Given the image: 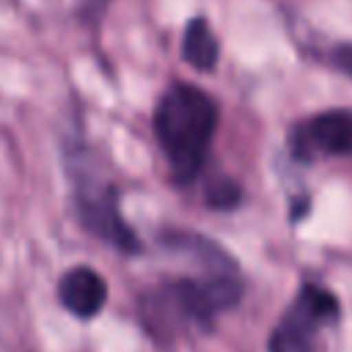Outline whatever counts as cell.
Returning a JSON list of instances; mask_svg holds the SVG:
<instances>
[{
  "instance_id": "cell-2",
  "label": "cell",
  "mask_w": 352,
  "mask_h": 352,
  "mask_svg": "<svg viewBox=\"0 0 352 352\" xmlns=\"http://www.w3.org/2000/svg\"><path fill=\"white\" fill-rule=\"evenodd\" d=\"M239 297V278L234 272L214 270L204 278H179L151 289L140 302V316L151 336L165 338L187 327H209L214 316L234 308Z\"/></svg>"
},
{
  "instance_id": "cell-3",
  "label": "cell",
  "mask_w": 352,
  "mask_h": 352,
  "mask_svg": "<svg viewBox=\"0 0 352 352\" xmlns=\"http://www.w3.org/2000/svg\"><path fill=\"white\" fill-rule=\"evenodd\" d=\"M341 314L338 297L319 283H302L280 322L270 333L267 352H316L319 333L336 324Z\"/></svg>"
},
{
  "instance_id": "cell-5",
  "label": "cell",
  "mask_w": 352,
  "mask_h": 352,
  "mask_svg": "<svg viewBox=\"0 0 352 352\" xmlns=\"http://www.w3.org/2000/svg\"><path fill=\"white\" fill-rule=\"evenodd\" d=\"M77 214H80V223L91 234L116 245L121 253L140 250V239L124 223V217L118 212V195H116L113 184H104L96 179H80L77 182Z\"/></svg>"
},
{
  "instance_id": "cell-8",
  "label": "cell",
  "mask_w": 352,
  "mask_h": 352,
  "mask_svg": "<svg viewBox=\"0 0 352 352\" xmlns=\"http://www.w3.org/2000/svg\"><path fill=\"white\" fill-rule=\"evenodd\" d=\"M239 198H242L239 184L236 182H228V179L212 182L209 190H206V204L214 206V209H231V206L239 204Z\"/></svg>"
},
{
  "instance_id": "cell-7",
  "label": "cell",
  "mask_w": 352,
  "mask_h": 352,
  "mask_svg": "<svg viewBox=\"0 0 352 352\" xmlns=\"http://www.w3.org/2000/svg\"><path fill=\"white\" fill-rule=\"evenodd\" d=\"M182 58L195 72H212L217 66L220 44H217V36L212 33V28L204 16H192L187 22L184 36H182Z\"/></svg>"
},
{
  "instance_id": "cell-1",
  "label": "cell",
  "mask_w": 352,
  "mask_h": 352,
  "mask_svg": "<svg viewBox=\"0 0 352 352\" xmlns=\"http://www.w3.org/2000/svg\"><path fill=\"white\" fill-rule=\"evenodd\" d=\"M217 102L190 82H173L160 96L154 107V135L176 184L195 182L217 132Z\"/></svg>"
},
{
  "instance_id": "cell-10",
  "label": "cell",
  "mask_w": 352,
  "mask_h": 352,
  "mask_svg": "<svg viewBox=\"0 0 352 352\" xmlns=\"http://www.w3.org/2000/svg\"><path fill=\"white\" fill-rule=\"evenodd\" d=\"M99 3H102V0H99Z\"/></svg>"
},
{
  "instance_id": "cell-4",
  "label": "cell",
  "mask_w": 352,
  "mask_h": 352,
  "mask_svg": "<svg viewBox=\"0 0 352 352\" xmlns=\"http://www.w3.org/2000/svg\"><path fill=\"white\" fill-rule=\"evenodd\" d=\"M289 151L294 160L311 165L330 157L352 154V110L333 107L302 118L289 132Z\"/></svg>"
},
{
  "instance_id": "cell-6",
  "label": "cell",
  "mask_w": 352,
  "mask_h": 352,
  "mask_svg": "<svg viewBox=\"0 0 352 352\" xmlns=\"http://www.w3.org/2000/svg\"><path fill=\"white\" fill-rule=\"evenodd\" d=\"M58 300L77 319H91L107 302V283L94 267H72L58 280Z\"/></svg>"
},
{
  "instance_id": "cell-9",
  "label": "cell",
  "mask_w": 352,
  "mask_h": 352,
  "mask_svg": "<svg viewBox=\"0 0 352 352\" xmlns=\"http://www.w3.org/2000/svg\"><path fill=\"white\" fill-rule=\"evenodd\" d=\"M333 63L352 77V44H341L333 50Z\"/></svg>"
}]
</instances>
